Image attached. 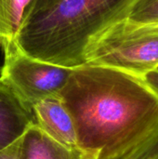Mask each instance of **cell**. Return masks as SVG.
I'll return each mask as SVG.
<instances>
[{
  "label": "cell",
  "mask_w": 158,
  "mask_h": 159,
  "mask_svg": "<svg viewBox=\"0 0 158 159\" xmlns=\"http://www.w3.org/2000/svg\"><path fill=\"white\" fill-rule=\"evenodd\" d=\"M33 124L58 143L77 148V136L74 120L59 94L49 96L32 108Z\"/></svg>",
  "instance_id": "obj_5"
},
{
  "label": "cell",
  "mask_w": 158,
  "mask_h": 159,
  "mask_svg": "<svg viewBox=\"0 0 158 159\" xmlns=\"http://www.w3.org/2000/svg\"><path fill=\"white\" fill-rule=\"evenodd\" d=\"M32 124V112L0 81V151L17 142Z\"/></svg>",
  "instance_id": "obj_7"
},
{
  "label": "cell",
  "mask_w": 158,
  "mask_h": 159,
  "mask_svg": "<svg viewBox=\"0 0 158 159\" xmlns=\"http://www.w3.org/2000/svg\"><path fill=\"white\" fill-rule=\"evenodd\" d=\"M4 63L0 81L32 112L40 101L57 95L63 89L73 69L47 63L22 53L16 45L3 48Z\"/></svg>",
  "instance_id": "obj_4"
},
{
  "label": "cell",
  "mask_w": 158,
  "mask_h": 159,
  "mask_svg": "<svg viewBox=\"0 0 158 159\" xmlns=\"http://www.w3.org/2000/svg\"><path fill=\"white\" fill-rule=\"evenodd\" d=\"M125 19L142 25L158 24V0H135Z\"/></svg>",
  "instance_id": "obj_10"
},
{
  "label": "cell",
  "mask_w": 158,
  "mask_h": 159,
  "mask_svg": "<svg viewBox=\"0 0 158 159\" xmlns=\"http://www.w3.org/2000/svg\"><path fill=\"white\" fill-rule=\"evenodd\" d=\"M156 71H158V67H157V69H156Z\"/></svg>",
  "instance_id": "obj_14"
},
{
  "label": "cell",
  "mask_w": 158,
  "mask_h": 159,
  "mask_svg": "<svg viewBox=\"0 0 158 159\" xmlns=\"http://www.w3.org/2000/svg\"><path fill=\"white\" fill-rule=\"evenodd\" d=\"M86 64L106 66L142 78L158 67V26L127 19L95 35L86 49Z\"/></svg>",
  "instance_id": "obj_3"
},
{
  "label": "cell",
  "mask_w": 158,
  "mask_h": 159,
  "mask_svg": "<svg viewBox=\"0 0 158 159\" xmlns=\"http://www.w3.org/2000/svg\"><path fill=\"white\" fill-rule=\"evenodd\" d=\"M74 120L78 147L101 154L127 145L158 126V97L143 79L117 69H73L59 92Z\"/></svg>",
  "instance_id": "obj_1"
},
{
  "label": "cell",
  "mask_w": 158,
  "mask_h": 159,
  "mask_svg": "<svg viewBox=\"0 0 158 159\" xmlns=\"http://www.w3.org/2000/svg\"><path fill=\"white\" fill-rule=\"evenodd\" d=\"M134 1L59 0L23 24L15 45L35 60L77 68L86 64L90 40L112 23L125 19Z\"/></svg>",
  "instance_id": "obj_2"
},
{
  "label": "cell",
  "mask_w": 158,
  "mask_h": 159,
  "mask_svg": "<svg viewBox=\"0 0 158 159\" xmlns=\"http://www.w3.org/2000/svg\"><path fill=\"white\" fill-rule=\"evenodd\" d=\"M155 25H157V26H158V24H155Z\"/></svg>",
  "instance_id": "obj_15"
},
{
  "label": "cell",
  "mask_w": 158,
  "mask_h": 159,
  "mask_svg": "<svg viewBox=\"0 0 158 159\" xmlns=\"http://www.w3.org/2000/svg\"><path fill=\"white\" fill-rule=\"evenodd\" d=\"M144 83L152 89V91L158 97V71L155 70L146 74L142 77Z\"/></svg>",
  "instance_id": "obj_13"
},
{
  "label": "cell",
  "mask_w": 158,
  "mask_h": 159,
  "mask_svg": "<svg viewBox=\"0 0 158 159\" xmlns=\"http://www.w3.org/2000/svg\"><path fill=\"white\" fill-rule=\"evenodd\" d=\"M20 139L0 151V159H20Z\"/></svg>",
  "instance_id": "obj_11"
},
{
  "label": "cell",
  "mask_w": 158,
  "mask_h": 159,
  "mask_svg": "<svg viewBox=\"0 0 158 159\" xmlns=\"http://www.w3.org/2000/svg\"><path fill=\"white\" fill-rule=\"evenodd\" d=\"M58 1L59 0H35L33 10H32V13H31V16H30L29 19H31L32 17H34V15H36V14H38L40 12H43V11H46V10L49 9Z\"/></svg>",
  "instance_id": "obj_12"
},
{
  "label": "cell",
  "mask_w": 158,
  "mask_h": 159,
  "mask_svg": "<svg viewBox=\"0 0 158 159\" xmlns=\"http://www.w3.org/2000/svg\"><path fill=\"white\" fill-rule=\"evenodd\" d=\"M35 0H0V47L15 44L16 37L31 16Z\"/></svg>",
  "instance_id": "obj_8"
},
{
  "label": "cell",
  "mask_w": 158,
  "mask_h": 159,
  "mask_svg": "<svg viewBox=\"0 0 158 159\" xmlns=\"http://www.w3.org/2000/svg\"><path fill=\"white\" fill-rule=\"evenodd\" d=\"M79 147L68 148L50 139L32 124L20 139V159H96Z\"/></svg>",
  "instance_id": "obj_6"
},
{
  "label": "cell",
  "mask_w": 158,
  "mask_h": 159,
  "mask_svg": "<svg viewBox=\"0 0 158 159\" xmlns=\"http://www.w3.org/2000/svg\"><path fill=\"white\" fill-rule=\"evenodd\" d=\"M96 159H158V126L127 145L98 154Z\"/></svg>",
  "instance_id": "obj_9"
}]
</instances>
